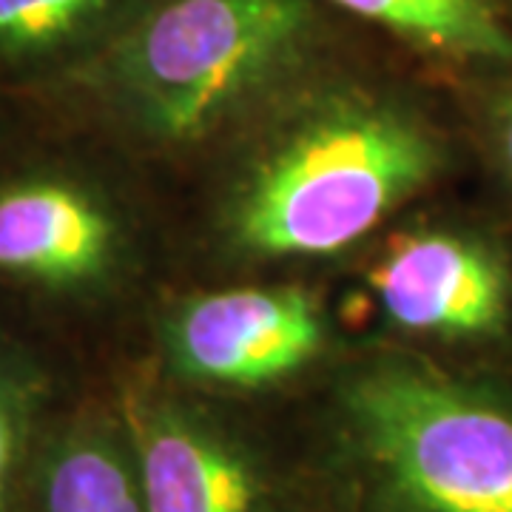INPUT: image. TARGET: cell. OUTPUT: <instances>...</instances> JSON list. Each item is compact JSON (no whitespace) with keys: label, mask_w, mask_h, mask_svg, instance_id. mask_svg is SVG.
Returning <instances> with one entry per match:
<instances>
[{"label":"cell","mask_w":512,"mask_h":512,"mask_svg":"<svg viewBox=\"0 0 512 512\" xmlns=\"http://www.w3.org/2000/svg\"><path fill=\"white\" fill-rule=\"evenodd\" d=\"M444 168L447 146L416 109L359 89L319 94L242 165L225 205V234L259 259L336 254Z\"/></svg>","instance_id":"1"},{"label":"cell","mask_w":512,"mask_h":512,"mask_svg":"<svg viewBox=\"0 0 512 512\" xmlns=\"http://www.w3.org/2000/svg\"><path fill=\"white\" fill-rule=\"evenodd\" d=\"M441 55L512 69V29L490 0H330Z\"/></svg>","instance_id":"8"},{"label":"cell","mask_w":512,"mask_h":512,"mask_svg":"<svg viewBox=\"0 0 512 512\" xmlns=\"http://www.w3.org/2000/svg\"><path fill=\"white\" fill-rule=\"evenodd\" d=\"M20 393L15 384L6 379V373H0V512L6 504L9 493V476L15 467L20 447Z\"/></svg>","instance_id":"12"},{"label":"cell","mask_w":512,"mask_h":512,"mask_svg":"<svg viewBox=\"0 0 512 512\" xmlns=\"http://www.w3.org/2000/svg\"><path fill=\"white\" fill-rule=\"evenodd\" d=\"M43 512H146L134 461L106 436H74L49 461Z\"/></svg>","instance_id":"9"},{"label":"cell","mask_w":512,"mask_h":512,"mask_svg":"<svg viewBox=\"0 0 512 512\" xmlns=\"http://www.w3.org/2000/svg\"><path fill=\"white\" fill-rule=\"evenodd\" d=\"M370 288L404 333L444 345H490L512 333V254L467 225H433L396 237Z\"/></svg>","instance_id":"4"},{"label":"cell","mask_w":512,"mask_h":512,"mask_svg":"<svg viewBox=\"0 0 512 512\" xmlns=\"http://www.w3.org/2000/svg\"><path fill=\"white\" fill-rule=\"evenodd\" d=\"M117 248L109 208L80 185L40 177L0 191V274L72 288L106 274Z\"/></svg>","instance_id":"7"},{"label":"cell","mask_w":512,"mask_h":512,"mask_svg":"<svg viewBox=\"0 0 512 512\" xmlns=\"http://www.w3.org/2000/svg\"><path fill=\"white\" fill-rule=\"evenodd\" d=\"M134 470L146 512H265L268 493L251 456L183 410H131Z\"/></svg>","instance_id":"6"},{"label":"cell","mask_w":512,"mask_h":512,"mask_svg":"<svg viewBox=\"0 0 512 512\" xmlns=\"http://www.w3.org/2000/svg\"><path fill=\"white\" fill-rule=\"evenodd\" d=\"M128 0H0V55L43 57L92 35Z\"/></svg>","instance_id":"10"},{"label":"cell","mask_w":512,"mask_h":512,"mask_svg":"<svg viewBox=\"0 0 512 512\" xmlns=\"http://www.w3.org/2000/svg\"><path fill=\"white\" fill-rule=\"evenodd\" d=\"M481 131L498 171L512 185V83L487 97L481 111Z\"/></svg>","instance_id":"11"},{"label":"cell","mask_w":512,"mask_h":512,"mask_svg":"<svg viewBox=\"0 0 512 512\" xmlns=\"http://www.w3.org/2000/svg\"><path fill=\"white\" fill-rule=\"evenodd\" d=\"M325 316L296 288L202 293L168 316L165 350L200 384L259 387L293 376L325 348Z\"/></svg>","instance_id":"5"},{"label":"cell","mask_w":512,"mask_h":512,"mask_svg":"<svg viewBox=\"0 0 512 512\" xmlns=\"http://www.w3.org/2000/svg\"><path fill=\"white\" fill-rule=\"evenodd\" d=\"M319 37L313 0H154L106 55V83L137 134L205 143L285 89Z\"/></svg>","instance_id":"2"},{"label":"cell","mask_w":512,"mask_h":512,"mask_svg":"<svg viewBox=\"0 0 512 512\" xmlns=\"http://www.w3.org/2000/svg\"><path fill=\"white\" fill-rule=\"evenodd\" d=\"M350 436L396 512H512V399L413 356L342 390Z\"/></svg>","instance_id":"3"}]
</instances>
